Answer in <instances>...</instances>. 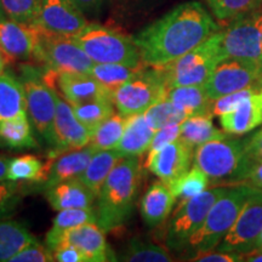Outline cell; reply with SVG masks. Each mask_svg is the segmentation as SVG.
<instances>
[{"mask_svg": "<svg viewBox=\"0 0 262 262\" xmlns=\"http://www.w3.org/2000/svg\"><path fill=\"white\" fill-rule=\"evenodd\" d=\"M219 26L198 2L182 3L133 37L142 62L160 67L198 47Z\"/></svg>", "mask_w": 262, "mask_h": 262, "instance_id": "1", "label": "cell"}, {"mask_svg": "<svg viewBox=\"0 0 262 262\" xmlns=\"http://www.w3.org/2000/svg\"><path fill=\"white\" fill-rule=\"evenodd\" d=\"M141 178L139 157H124L117 163L97 196V224L104 232L119 227L133 211Z\"/></svg>", "mask_w": 262, "mask_h": 262, "instance_id": "2", "label": "cell"}, {"mask_svg": "<svg viewBox=\"0 0 262 262\" xmlns=\"http://www.w3.org/2000/svg\"><path fill=\"white\" fill-rule=\"evenodd\" d=\"M253 160L247 141L227 135L198 146L193 156V163L208 176L211 187L247 182Z\"/></svg>", "mask_w": 262, "mask_h": 262, "instance_id": "3", "label": "cell"}, {"mask_svg": "<svg viewBox=\"0 0 262 262\" xmlns=\"http://www.w3.org/2000/svg\"><path fill=\"white\" fill-rule=\"evenodd\" d=\"M254 188L255 186L248 182L228 186L212 205L202 227L189 239L185 250L194 256L217 248L234 225Z\"/></svg>", "mask_w": 262, "mask_h": 262, "instance_id": "4", "label": "cell"}, {"mask_svg": "<svg viewBox=\"0 0 262 262\" xmlns=\"http://www.w3.org/2000/svg\"><path fill=\"white\" fill-rule=\"evenodd\" d=\"M222 60L221 31H217L187 54L156 68L170 90L187 85H203Z\"/></svg>", "mask_w": 262, "mask_h": 262, "instance_id": "5", "label": "cell"}, {"mask_svg": "<svg viewBox=\"0 0 262 262\" xmlns=\"http://www.w3.org/2000/svg\"><path fill=\"white\" fill-rule=\"evenodd\" d=\"M72 37L95 63H122L129 67L146 66L133 38L112 28L89 24Z\"/></svg>", "mask_w": 262, "mask_h": 262, "instance_id": "6", "label": "cell"}, {"mask_svg": "<svg viewBox=\"0 0 262 262\" xmlns=\"http://www.w3.org/2000/svg\"><path fill=\"white\" fill-rule=\"evenodd\" d=\"M227 187L215 186L179 204L166 231L165 243L168 249L173 251L185 250L189 239L202 227L212 205Z\"/></svg>", "mask_w": 262, "mask_h": 262, "instance_id": "7", "label": "cell"}, {"mask_svg": "<svg viewBox=\"0 0 262 262\" xmlns=\"http://www.w3.org/2000/svg\"><path fill=\"white\" fill-rule=\"evenodd\" d=\"M34 26L37 28L34 61L41 62L56 72L90 73L95 62L74 41L73 37L57 34Z\"/></svg>", "mask_w": 262, "mask_h": 262, "instance_id": "8", "label": "cell"}, {"mask_svg": "<svg viewBox=\"0 0 262 262\" xmlns=\"http://www.w3.org/2000/svg\"><path fill=\"white\" fill-rule=\"evenodd\" d=\"M168 91L158 68L146 66L113 91V103L118 113L130 117L145 113L150 106L165 98Z\"/></svg>", "mask_w": 262, "mask_h": 262, "instance_id": "9", "label": "cell"}, {"mask_svg": "<svg viewBox=\"0 0 262 262\" xmlns=\"http://www.w3.org/2000/svg\"><path fill=\"white\" fill-rule=\"evenodd\" d=\"M22 79L26 93V106L32 126L47 146L56 147L55 139V114L57 94L50 85L32 74V68L25 66Z\"/></svg>", "mask_w": 262, "mask_h": 262, "instance_id": "10", "label": "cell"}, {"mask_svg": "<svg viewBox=\"0 0 262 262\" xmlns=\"http://www.w3.org/2000/svg\"><path fill=\"white\" fill-rule=\"evenodd\" d=\"M224 58H232L257 71L262 75V45L256 12L234 19L221 31Z\"/></svg>", "mask_w": 262, "mask_h": 262, "instance_id": "11", "label": "cell"}, {"mask_svg": "<svg viewBox=\"0 0 262 262\" xmlns=\"http://www.w3.org/2000/svg\"><path fill=\"white\" fill-rule=\"evenodd\" d=\"M262 231V188L255 187L245 202L234 225L217 249L247 255L254 250Z\"/></svg>", "mask_w": 262, "mask_h": 262, "instance_id": "12", "label": "cell"}, {"mask_svg": "<svg viewBox=\"0 0 262 262\" xmlns=\"http://www.w3.org/2000/svg\"><path fill=\"white\" fill-rule=\"evenodd\" d=\"M33 25L49 32L72 37L89 25V21L73 0H41Z\"/></svg>", "mask_w": 262, "mask_h": 262, "instance_id": "13", "label": "cell"}, {"mask_svg": "<svg viewBox=\"0 0 262 262\" xmlns=\"http://www.w3.org/2000/svg\"><path fill=\"white\" fill-rule=\"evenodd\" d=\"M261 78L262 75L257 71L247 64L232 58H224L216 64L204 86L210 100L215 101L225 95L248 88Z\"/></svg>", "mask_w": 262, "mask_h": 262, "instance_id": "14", "label": "cell"}, {"mask_svg": "<svg viewBox=\"0 0 262 262\" xmlns=\"http://www.w3.org/2000/svg\"><path fill=\"white\" fill-rule=\"evenodd\" d=\"M58 243H70L85 255L88 262L117 261L104 237V231L97 222L84 224L64 231L52 242L50 249Z\"/></svg>", "mask_w": 262, "mask_h": 262, "instance_id": "15", "label": "cell"}, {"mask_svg": "<svg viewBox=\"0 0 262 262\" xmlns=\"http://www.w3.org/2000/svg\"><path fill=\"white\" fill-rule=\"evenodd\" d=\"M0 48L10 64L16 61L34 60L37 48V28L33 24H24L14 19L0 21Z\"/></svg>", "mask_w": 262, "mask_h": 262, "instance_id": "16", "label": "cell"}, {"mask_svg": "<svg viewBox=\"0 0 262 262\" xmlns=\"http://www.w3.org/2000/svg\"><path fill=\"white\" fill-rule=\"evenodd\" d=\"M193 150L194 149L192 147L178 139L156 153L148 162L145 163V168L155 173L160 181L168 185L191 169L194 156Z\"/></svg>", "mask_w": 262, "mask_h": 262, "instance_id": "17", "label": "cell"}, {"mask_svg": "<svg viewBox=\"0 0 262 262\" xmlns=\"http://www.w3.org/2000/svg\"><path fill=\"white\" fill-rule=\"evenodd\" d=\"M96 152L95 147L88 145L84 148L64 150L63 155L49 159L44 165L42 187L47 191L58 183L78 179Z\"/></svg>", "mask_w": 262, "mask_h": 262, "instance_id": "18", "label": "cell"}, {"mask_svg": "<svg viewBox=\"0 0 262 262\" xmlns=\"http://www.w3.org/2000/svg\"><path fill=\"white\" fill-rule=\"evenodd\" d=\"M55 139L56 150L84 148L91 140V131L75 117L71 103L62 100L58 95L55 114Z\"/></svg>", "mask_w": 262, "mask_h": 262, "instance_id": "19", "label": "cell"}, {"mask_svg": "<svg viewBox=\"0 0 262 262\" xmlns=\"http://www.w3.org/2000/svg\"><path fill=\"white\" fill-rule=\"evenodd\" d=\"M225 133L244 135L262 125V83L232 112L219 116Z\"/></svg>", "mask_w": 262, "mask_h": 262, "instance_id": "20", "label": "cell"}, {"mask_svg": "<svg viewBox=\"0 0 262 262\" xmlns=\"http://www.w3.org/2000/svg\"><path fill=\"white\" fill-rule=\"evenodd\" d=\"M56 80L64 100L71 104L88 102L97 98L113 100V91L101 84L90 73L57 72Z\"/></svg>", "mask_w": 262, "mask_h": 262, "instance_id": "21", "label": "cell"}, {"mask_svg": "<svg viewBox=\"0 0 262 262\" xmlns=\"http://www.w3.org/2000/svg\"><path fill=\"white\" fill-rule=\"evenodd\" d=\"M45 193L49 204L56 211L66 209L93 208L95 199H97L79 179L58 183L47 189Z\"/></svg>", "mask_w": 262, "mask_h": 262, "instance_id": "22", "label": "cell"}, {"mask_svg": "<svg viewBox=\"0 0 262 262\" xmlns=\"http://www.w3.org/2000/svg\"><path fill=\"white\" fill-rule=\"evenodd\" d=\"M175 202V195L166 183L163 181L153 183L147 189L140 203V211L143 221L149 227L160 225L169 217Z\"/></svg>", "mask_w": 262, "mask_h": 262, "instance_id": "23", "label": "cell"}, {"mask_svg": "<svg viewBox=\"0 0 262 262\" xmlns=\"http://www.w3.org/2000/svg\"><path fill=\"white\" fill-rule=\"evenodd\" d=\"M156 130L147 123L143 113L126 117V125L119 143L114 149L124 157H139L147 152Z\"/></svg>", "mask_w": 262, "mask_h": 262, "instance_id": "24", "label": "cell"}, {"mask_svg": "<svg viewBox=\"0 0 262 262\" xmlns=\"http://www.w3.org/2000/svg\"><path fill=\"white\" fill-rule=\"evenodd\" d=\"M122 158H124V156L117 149L97 150L93 156V158L90 159L86 169L81 172V175L78 179L97 198L108 175Z\"/></svg>", "mask_w": 262, "mask_h": 262, "instance_id": "25", "label": "cell"}, {"mask_svg": "<svg viewBox=\"0 0 262 262\" xmlns=\"http://www.w3.org/2000/svg\"><path fill=\"white\" fill-rule=\"evenodd\" d=\"M166 98L187 117L212 114V101L208 96L204 84L173 88L168 91Z\"/></svg>", "mask_w": 262, "mask_h": 262, "instance_id": "26", "label": "cell"}, {"mask_svg": "<svg viewBox=\"0 0 262 262\" xmlns=\"http://www.w3.org/2000/svg\"><path fill=\"white\" fill-rule=\"evenodd\" d=\"M0 143L14 149L38 147L27 112L0 122Z\"/></svg>", "mask_w": 262, "mask_h": 262, "instance_id": "27", "label": "cell"}, {"mask_svg": "<svg viewBox=\"0 0 262 262\" xmlns=\"http://www.w3.org/2000/svg\"><path fill=\"white\" fill-rule=\"evenodd\" d=\"M27 112L22 80L4 72L0 75V122Z\"/></svg>", "mask_w": 262, "mask_h": 262, "instance_id": "28", "label": "cell"}, {"mask_svg": "<svg viewBox=\"0 0 262 262\" xmlns=\"http://www.w3.org/2000/svg\"><path fill=\"white\" fill-rule=\"evenodd\" d=\"M37 238L24 224L11 220H0V262H10L16 254Z\"/></svg>", "mask_w": 262, "mask_h": 262, "instance_id": "29", "label": "cell"}, {"mask_svg": "<svg viewBox=\"0 0 262 262\" xmlns=\"http://www.w3.org/2000/svg\"><path fill=\"white\" fill-rule=\"evenodd\" d=\"M224 131L219 130L212 123V114H201V116L188 117L181 123L179 140L193 149L208 141L225 136Z\"/></svg>", "mask_w": 262, "mask_h": 262, "instance_id": "30", "label": "cell"}, {"mask_svg": "<svg viewBox=\"0 0 262 262\" xmlns=\"http://www.w3.org/2000/svg\"><path fill=\"white\" fill-rule=\"evenodd\" d=\"M214 17L221 24H231L234 19L257 12L262 0H203Z\"/></svg>", "mask_w": 262, "mask_h": 262, "instance_id": "31", "label": "cell"}, {"mask_svg": "<svg viewBox=\"0 0 262 262\" xmlns=\"http://www.w3.org/2000/svg\"><path fill=\"white\" fill-rule=\"evenodd\" d=\"M126 125V117L114 112L91 131L90 146L97 150L114 149L122 139Z\"/></svg>", "mask_w": 262, "mask_h": 262, "instance_id": "32", "label": "cell"}, {"mask_svg": "<svg viewBox=\"0 0 262 262\" xmlns=\"http://www.w3.org/2000/svg\"><path fill=\"white\" fill-rule=\"evenodd\" d=\"M168 186L171 189L172 194L175 195L176 201H179V204H181L208 189L210 182H209L208 176L198 166L193 165L180 178L168 183Z\"/></svg>", "mask_w": 262, "mask_h": 262, "instance_id": "33", "label": "cell"}, {"mask_svg": "<svg viewBox=\"0 0 262 262\" xmlns=\"http://www.w3.org/2000/svg\"><path fill=\"white\" fill-rule=\"evenodd\" d=\"M90 222H97V212L93 210V208L66 209V210L58 211L45 238L47 245L50 247L52 242L64 231L84 224H90Z\"/></svg>", "mask_w": 262, "mask_h": 262, "instance_id": "34", "label": "cell"}, {"mask_svg": "<svg viewBox=\"0 0 262 262\" xmlns=\"http://www.w3.org/2000/svg\"><path fill=\"white\" fill-rule=\"evenodd\" d=\"M71 106L73 108L75 117L90 131H93L108 117L112 116L116 107L112 98H97V100L71 104Z\"/></svg>", "mask_w": 262, "mask_h": 262, "instance_id": "35", "label": "cell"}, {"mask_svg": "<svg viewBox=\"0 0 262 262\" xmlns=\"http://www.w3.org/2000/svg\"><path fill=\"white\" fill-rule=\"evenodd\" d=\"M44 165L38 157L25 155L10 159L6 179L16 182H38L44 180Z\"/></svg>", "mask_w": 262, "mask_h": 262, "instance_id": "36", "label": "cell"}, {"mask_svg": "<svg viewBox=\"0 0 262 262\" xmlns=\"http://www.w3.org/2000/svg\"><path fill=\"white\" fill-rule=\"evenodd\" d=\"M146 66L129 67L122 63H95L90 74L108 89L114 91L120 85L135 77Z\"/></svg>", "mask_w": 262, "mask_h": 262, "instance_id": "37", "label": "cell"}, {"mask_svg": "<svg viewBox=\"0 0 262 262\" xmlns=\"http://www.w3.org/2000/svg\"><path fill=\"white\" fill-rule=\"evenodd\" d=\"M118 260L127 262H169L172 261V258L165 248L140 239H133Z\"/></svg>", "mask_w": 262, "mask_h": 262, "instance_id": "38", "label": "cell"}, {"mask_svg": "<svg viewBox=\"0 0 262 262\" xmlns=\"http://www.w3.org/2000/svg\"><path fill=\"white\" fill-rule=\"evenodd\" d=\"M143 116H145L147 123L156 131L166 125H170V124L182 123L183 120L188 118L175 104L170 102L166 97L150 106L143 113Z\"/></svg>", "mask_w": 262, "mask_h": 262, "instance_id": "39", "label": "cell"}, {"mask_svg": "<svg viewBox=\"0 0 262 262\" xmlns=\"http://www.w3.org/2000/svg\"><path fill=\"white\" fill-rule=\"evenodd\" d=\"M6 18L24 24H33L37 17L41 0H0Z\"/></svg>", "mask_w": 262, "mask_h": 262, "instance_id": "40", "label": "cell"}, {"mask_svg": "<svg viewBox=\"0 0 262 262\" xmlns=\"http://www.w3.org/2000/svg\"><path fill=\"white\" fill-rule=\"evenodd\" d=\"M22 198L19 182L0 180V219L8 217L16 210Z\"/></svg>", "mask_w": 262, "mask_h": 262, "instance_id": "41", "label": "cell"}, {"mask_svg": "<svg viewBox=\"0 0 262 262\" xmlns=\"http://www.w3.org/2000/svg\"><path fill=\"white\" fill-rule=\"evenodd\" d=\"M262 83V78L255 81L254 84L249 85L248 88H244V89L235 91V93L225 95V96H221L216 98L215 101H212V107H211V113L212 116H221V114L232 112L234 108L242 101L244 100L245 97H248L253 91H255L258 88V85Z\"/></svg>", "mask_w": 262, "mask_h": 262, "instance_id": "42", "label": "cell"}, {"mask_svg": "<svg viewBox=\"0 0 262 262\" xmlns=\"http://www.w3.org/2000/svg\"><path fill=\"white\" fill-rule=\"evenodd\" d=\"M180 131H181V123L170 124V125H166L162 127V129L157 130L155 136H153L152 142H150L148 149H147L145 163L148 162L156 153H158L164 147L178 140L180 136Z\"/></svg>", "mask_w": 262, "mask_h": 262, "instance_id": "43", "label": "cell"}, {"mask_svg": "<svg viewBox=\"0 0 262 262\" xmlns=\"http://www.w3.org/2000/svg\"><path fill=\"white\" fill-rule=\"evenodd\" d=\"M54 253L50 248L34 241L15 255L10 262H52Z\"/></svg>", "mask_w": 262, "mask_h": 262, "instance_id": "44", "label": "cell"}, {"mask_svg": "<svg viewBox=\"0 0 262 262\" xmlns=\"http://www.w3.org/2000/svg\"><path fill=\"white\" fill-rule=\"evenodd\" d=\"M55 261L58 262H88L85 255L70 243H58L51 249Z\"/></svg>", "mask_w": 262, "mask_h": 262, "instance_id": "45", "label": "cell"}, {"mask_svg": "<svg viewBox=\"0 0 262 262\" xmlns=\"http://www.w3.org/2000/svg\"><path fill=\"white\" fill-rule=\"evenodd\" d=\"M189 260L201 262H238L244 260V255L238 253H231V251L209 250L204 251V253L195 254Z\"/></svg>", "mask_w": 262, "mask_h": 262, "instance_id": "46", "label": "cell"}, {"mask_svg": "<svg viewBox=\"0 0 262 262\" xmlns=\"http://www.w3.org/2000/svg\"><path fill=\"white\" fill-rule=\"evenodd\" d=\"M73 3L85 15H96L106 0H73Z\"/></svg>", "mask_w": 262, "mask_h": 262, "instance_id": "47", "label": "cell"}, {"mask_svg": "<svg viewBox=\"0 0 262 262\" xmlns=\"http://www.w3.org/2000/svg\"><path fill=\"white\" fill-rule=\"evenodd\" d=\"M249 153L255 159H262V129L247 140Z\"/></svg>", "mask_w": 262, "mask_h": 262, "instance_id": "48", "label": "cell"}, {"mask_svg": "<svg viewBox=\"0 0 262 262\" xmlns=\"http://www.w3.org/2000/svg\"><path fill=\"white\" fill-rule=\"evenodd\" d=\"M247 182L255 186V187L262 188V159L254 158L250 171H249Z\"/></svg>", "mask_w": 262, "mask_h": 262, "instance_id": "49", "label": "cell"}, {"mask_svg": "<svg viewBox=\"0 0 262 262\" xmlns=\"http://www.w3.org/2000/svg\"><path fill=\"white\" fill-rule=\"evenodd\" d=\"M10 159L6 157L0 156V180H5L6 175H8V166H9Z\"/></svg>", "mask_w": 262, "mask_h": 262, "instance_id": "50", "label": "cell"}, {"mask_svg": "<svg viewBox=\"0 0 262 262\" xmlns=\"http://www.w3.org/2000/svg\"><path fill=\"white\" fill-rule=\"evenodd\" d=\"M6 64H10V62L8 60V57H6V55L4 54V51H3L2 48H0V75L4 73Z\"/></svg>", "mask_w": 262, "mask_h": 262, "instance_id": "51", "label": "cell"}, {"mask_svg": "<svg viewBox=\"0 0 262 262\" xmlns=\"http://www.w3.org/2000/svg\"><path fill=\"white\" fill-rule=\"evenodd\" d=\"M257 253H262V231H261L260 235H258V238H257L256 243H255V248H254V250L251 251V253L247 254V255H253V254H257ZM247 255H245V256H247Z\"/></svg>", "mask_w": 262, "mask_h": 262, "instance_id": "52", "label": "cell"}, {"mask_svg": "<svg viewBox=\"0 0 262 262\" xmlns=\"http://www.w3.org/2000/svg\"><path fill=\"white\" fill-rule=\"evenodd\" d=\"M247 258H244L245 261H250V262H262V253H257V254H253V255H247L244 256Z\"/></svg>", "mask_w": 262, "mask_h": 262, "instance_id": "53", "label": "cell"}, {"mask_svg": "<svg viewBox=\"0 0 262 262\" xmlns=\"http://www.w3.org/2000/svg\"><path fill=\"white\" fill-rule=\"evenodd\" d=\"M256 22L258 31H260V38H261V45H262V12H256Z\"/></svg>", "mask_w": 262, "mask_h": 262, "instance_id": "54", "label": "cell"}, {"mask_svg": "<svg viewBox=\"0 0 262 262\" xmlns=\"http://www.w3.org/2000/svg\"><path fill=\"white\" fill-rule=\"evenodd\" d=\"M4 18H6V16L4 14V10H3V8H2V4H0V21Z\"/></svg>", "mask_w": 262, "mask_h": 262, "instance_id": "55", "label": "cell"}]
</instances>
